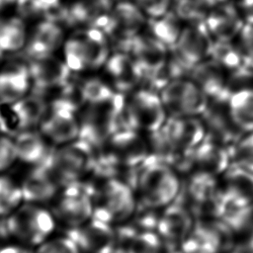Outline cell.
I'll return each instance as SVG.
<instances>
[{"label":"cell","mask_w":253,"mask_h":253,"mask_svg":"<svg viewBox=\"0 0 253 253\" xmlns=\"http://www.w3.org/2000/svg\"><path fill=\"white\" fill-rule=\"evenodd\" d=\"M134 172L132 186L140 206L161 211L174 203L182 192L181 173L173 165L152 155Z\"/></svg>","instance_id":"6da1fadb"},{"label":"cell","mask_w":253,"mask_h":253,"mask_svg":"<svg viewBox=\"0 0 253 253\" xmlns=\"http://www.w3.org/2000/svg\"><path fill=\"white\" fill-rule=\"evenodd\" d=\"M98 174L94 184H88L94 202V216L113 225L124 224L134 216L138 200L133 186L117 175Z\"/></svg>","instance_id":"7a4b0ae2"},{"label":"cell","mask_w":253,"mask_h":253,"mask_svg":"<svg viewBox=\"0 0 253 253\" xmlns=\"http://www.w3.org/2000/svg\"><path fill=\"white\" fill-rule=\"evenodd\" d=\"M97 150V168L109 174L116 170H136L151 156L147 138L130 128L117 131Z\"/></svg>","instance_id":"3957f363"},{"label":"cell","mask_w":253,"mask_h":253,"mask_svg":"<svg viewBox=\"0 0 253 253\" xmlns=\"http://www.w3.org/2000/svg\"><path fill=\"white\" fill-rule=\"evenodd\" d=\"M6 225L10 241L34 250L54 234L57 223L46 205L24 202L6 217Z\"/></svg>","instance_id":"277c9868"},{"label":"cell","mask_w":253,"mask_h":253,"mask_svg":"<svg viewBox=\"0 0 253 253\" xmlns=\"http://www.w3.org/2000/svg\"><path fill=\"white\" fill-rule=\"evenodd\" d=\"M97 148L78 138L69 143L54 146L45 164L61 187L85 182L93 176L97 166Z\"/></svg>","instance_id":"5b68a950"},{"label":"cell","mask_w":253,"mask_h":253,"mask_svg":"<svg viewBox=\"0 0 253 253\" xmlns=\"http://www.w3.org/2000/svg\"><path fill=\"white\" fill-rule=\"evenodd\" d=\"M126 100L117 92L110 100L86 104L80 118V135L95 148L102 146L113 134L124 127V111Z\"/></svg>","instance_id":"8992f818"},{"label":"cell","mask_w":253,"mask_h":253,"mask_svg":"<svg viewBox=\"0 0 253 253\" xmlns=\"http://www.w3.org/2000/svg\"><path fill=\"white\" fill-rule=\"evenodd\" d=\"M179 198L196 218H219L224 199L219 177L192 171L186 174Z\"/></svg>","instance_id":"52a82bcc"},{"label":"cell","mask_w":253,"mask_h":253,"mask_svg":"<svg viewBox=\"0 0 253 253\" xmlns=\"http://www.w3.org/2000/svg\"><path fill=\"white\" fill-rule=\"evenodd\" d=\"M57 225L73 231L94 216V202L89 185L85 182L63 186L49 204Z\"/></svg>","instance_id":"ba28073f"},{"label":"cell","mask_w":253,"mask_h":253,"mask_svg":"<svg viewBox=\"0 0 253 253\" xmlns=\"http://www.w3.org/2000/svg\"><path fill=\"white\" fill-rule=\"evenodd\" d=\"M168 119V115L159 92L149 88L136 90L126 100L124 112L125 128L154 132L160 129Z\"/></svg>","instance_id":"9c48e42d"},{"label":"cell","mask_w":253,"mask_h":253,"mask_svg":"<svg viewBox=\"0 0 253 253\" xmlns=\"http://www.w3.org/2000/svg\"><path fill=\"white\" fill-rule=\"evenodd\" d=\"M233 230L220 218H196L190 235L180 246L187 253H227L237 246Z\"/></svg>","instance_id":"30bf717a"},{"label":"cell","mask_w":253,"mask_h":253,"mask_svg":"<svg viewBox=\"0 0 253 253\" xmlns=\"http://www.w3.org/2000/svg\"><path fill=\"white\" fill-rule=\"evenodd\" d=\"M159 94L168 117H201L211 103L209 97L189 76L172 80Z\"/></svg>","instance_id":"8fae6325"},{"label":"cell","mask_w":253,"mask_h":253,"mask_svg":"<svg viewBox=\"0 0 253 253\" xmlns=\"http://www.w3.org/2000/svg\"><path fill=\"white\" fill-rule=\"evenodd\" d=\"M147 16L132 1H121L114 5L110 21L104 29L110 42L119 49L128 52L132 40L146 26Z\"/></svg>","instance_id":"7c38bea8"},{"label":"cell","mask_w":253,"mask_h":253,"mask_svg":"<svg viewBox=\"0 0 253 253\" xmlns=\"http://www.w3.org/2000/svg\"><path fill=\"white\" fill-rule=\"evenodd\" d=\"M205 22L184 24L175 45L171 48L177 58L191 70L195 65L210 58L213 44Z\"/></svg>","instance_id":"4fadbf2b"},{"label":"cell","mask_w":253,"mask_h":253,"mask_svg":"<svg viewBox=\"0 0 253 253\" xmlns=\"http://www.w3.org/2000/svg\"><path fill=\"white\" fill-rule=\"evenodd\" d=\"M196 217L189 207L178 198L160 211L155 231L171 250L180 248L192 232Z\"/></svg>","instance_id":"5bb4252c"},{"label":"cell","mask_w":253,"mask_h":253,"mask_svg":"<svg viewBox=\"0 0 253 253\" xmlns=\"http://www.w3.org/2000/svg\"><path fill=\"white\" fill-rule=\"evenodd\" d=\"M76 112L62 105L51 103L40 131L52 146H60L79 138L80 123Z\"/></svg>","instance_id":"9a60e30c"},{"label":"cell","mask_w":253,"mask_h":253,"mask_svg":"<svg viewBox=\"0 0 253 253\" xmlns=\"http://www.w3.org/2000/svg\"><path fill=\"white\" fill-rule=\"evenodd\" d=\"M232 163L231 149L209 137L191 153L183 174L192 171L220 177Z\"/></svg>","instance_id":"2e32d148"},{"label":"cell","mask_w":253,"mask_h":253,"mask_svg":"<svg viewBox=\"0 0 253 253\" xmlns=\"http://www.w3.org/2000/svg\"><path fill=\"white\" fill-rule=\"evenodd\" d=\"M82 253H114L118 234L115 225L93 216L81 227L67 232Z\"/></svg>","instance_id":"e0dca14e"},{"label":"cell","mask_w":253,"mask_h":253,"mask_svg":"<svg viewBox=\"0 0 253 253\" xmlns=\"http://www.w3.org/2000/svg\"><path fill=\"white\" fill-rule=\"evenodd\" d=\"M209 97L211 101L227 100L233 91V76L211 58L195 65L188 75Z\"/></svg>","instance_id":"ac0fdd59"},{"label":"cell","mask_w":253,"mask_h":253,"mask_svg":"<svg viewBox=\"0 0 253 253\" xmlns=\"http://www.w3.org/2000/svg\"><path fill=\"white\" fill-rule=\"evenodd\" d=\"M207 131V137L231 148L244 134L233 122L226 100L211 101L201 116Z\"/></svg>","instance_id":"d6986e66"},{"label":"cell","mask_w":253,"mask_h":253,"mask_svg":"<svg viewBox=\"0 0 253 253\" xmlns=\"http://www.w3.org/2000/svg\"><path fill=\"white\" fill-rule=\"evenodd\" d=\"M29 71L36 93L59 89L71 79V70L64 60L52 54L29 59Z\"/></svg>","instance_id":"ffe728a7"},{"label":"cell","mask_w":253,"mask_h":253,"mask_svg":"<svg viewBox=\"0 0 253 253\" xmlns=\"http://www.w3.org/2000/svg\"><path fill=\"white\" fill-rule=\"evenodd\" d=\"M204 22L214 41H235L245 26L238 6L232 0L212 7Z\"/></svg>","instance_id":"44dd1931"},{"label":"cell","mask_w":253,"mask_h":253,"mask_svg":"<svg viewBox=\"0 0 253 253\" xmlns=\"http://www.w3.org/2000/svg\"><path fill=\"white\" fill-rule=\"evenodd\" d=\"M19 182L25 202L42 205L50 204L61 188L46 165L29 166Z\"/></svg>","instance_id":"7402d4cb"},{"label":"cell","mask_w":253,"mask_h":253,"mask_svg":"<svg viewBox=\"0 0 253 253\" xmlns=\"http://www.w3.org/2000/svg\"><path fill=\"white\" fill-rule=\"evenodd\" d=\"M219 182L225 202L237 207L253 205V172L232 162Z\"/></svg>","instance_id":"603a6c76"},{"label":"cell","mask_w":253,"mask_h":253,"mask_svg":"<svg viewBox=\"0 0 253 253\" xmlns=\"http://www.w3.org/2000/svg\"><path fill=\"white\" fill-rule=\"evenodd\" d=\"M113 7L112 0H74L66 6L68 26L83 25L104 31Z\"/></svg>","instance_id":"cb8c5ba5"},{"label":"cell","mask_w":253,"mask_h":253,"mask_svg":"<svg viewBox=\"0 0 253 253\" xmlns=\"http://www.w3.org/2000/svg\"><path fill=\"white\" fill-rule=\"evenodd\" d=\"M63 25L55 21L42 20L32 32L25 45L29 59L52 54L64 43Z\"/></svg>","instance_id":"d4e9b609"},{"label":"cell","mask_w":253,"mask_h":253,"mask_svg":"<svg viewBox=\"0 0 253 253\" xmlns=\"http://www.w3.org/2000/svg\"><path fill=\"white\" fill-rule=\"evenodd\" d=\"M105 66L118 92L131 91L143 81L142 69L128 52L117 51L111 54Z\"/></svg>","instance_id":"484cf974"},{"label":"cell","mask_w":253,"mask_h":253,"mask_svg":"<svg viewBox=\"0 0 253 253\" xmlns=\"http://www.w3.org/2000/svg\"><path fill=\"white\" fill-rule=\"evenodd\" d=\"M170 49L148 33H140L132 40L128 53L142 69L144 78L145 74L160 67L168 59Z\"/></svg>","instance_id":"4316f807"},{"label":"cell","mask_w":253,"mask_h":253,"mask_svg":"<svg viewBox=\"0 0 253 253\" xmlns=\"http://www.w3.org/2000/svg\"><path fill=\"white\" fill-rule=\"evenodd\" d=\"M14 140L18 161L27 166L45 165L54 147L41 131L32 129L19 131Z\"/></svg>","instance_id":"83f0119b"},{"label":"cell","mask_w":253,"mask_h":253,"mask_svg":"<svg viewBox=\"0 0 253 253\" xmlns=\"http://www.w3.org/2000/svg\"><path fill=\"white\" fill-rule=\"evenodd\" d=\"M31 84L29 63L12 60L0 70V103H16L26 96Z\"/></svg>","instance_id":"f1b7e54d"},{"label":"cell","mask_w":253,"mask_h":253,"mask_svg":"<svg viewBox=\"0 0 253 253\" xmlns=\"http://www.w3.org/2000/svg\"><path fill=\"white\" fill-rule=\"evenodd\" d=\"M11 108L16 117L20 131L40 126L49 110L46 100L37 93L26 95L12 104Z\"/></svg>","instance_id":"f546056e"},{"label":"cell","mask_w":253,"mask_h":253,"mask_svg":"<svg viewBox=\"0 0 253 253\" xmlns=\"http://www.w3.org/2000/svg\"><path fill=\"white\" fill-rule=\"evenodd\" d=\"M226 104L238 128L243 133L253 132V86L233 89Z\"/></svg>","instance_id":"4dcf8cb0"},{"label":"cell","mask_w":253,"mask_h":253,"mask_svg":"<svg viewBox=\"0 0 253 253\" xmlns=\"http://www.w3.org/2000/svg\"><path fill=\"white\" fill-rule=\"evenodd\" d=\"M87 55L89 69H98L110 57V41L105 32L95 27H85L77 32Z\"/></svg>","instance_id":"1f68e13d"},{"label":"cell","mask_w":253,"mask_h":253,"mask_svg":"<svg viewBox=\"0 0 253 253\" xmlns=\"http://www.w3.org/2000/svg\"><path fill=\"white\" fill-rule=\"evenodd\" d=\"M183 27L184 23L172 9L159 17L148 18L146 22L148 34L169 48H172L177 42Z\"/></svg>","instance_id":"d6a6232c"},{"label":"cell","mask_w":253,"mask_h":253,"mask_svg":"<svg viewBox=\"0 0 253 253\" xmlns=\"http://www.w3.org/2000/svg\"><path fill=\"white\" fill-rule=\"evenodd\" d=\"M210 58L217 62L233 77L239 76L247 70L236 40L214 41Z\"/></svg>","instance_id":"836d02e7"},{"label":"cell","mask_w":253,"mask_h":253,"mask_svg":"<svg viewBox=\"0 0 253 253\" xmlns=\"http://www.w3.org/2000/svg\"><path fill=\"white\" fill-rule=\"evenodd\" d=\"M27 40L26 25L22 18H0V50L16 52L25 47Z\"/></svg>","instance_id":"e575fe53"},{"label":"cell","mask_w":253,"mask_h":253,"mask_svg":"<svg viewBox=\"0 0 253 253\" xmlns=\"http://www.w3.org/2000/svg\"><path fill=\"white\" fill-rule=\"evenodd\" d=\"M24 202V195L19 180L6 173H0V217L6 218Z\"/></svg>","instance_id":"d590c367"},{"label":"cell","mask_w":253,"mask_h":253,"mask_svg":"<svg viewBox=\"0 0 253 253\" xmlns=\"http://www.w3.org/2000/svg\"><path fill=\"white\" fill-rule=\"evenodd\" d=\"M171 9L184 24L205 21L211 10L205 0H173Z\"/></svg>","instance_id":"8d00e7d4"},{"label":"cell","mask_w":253,"mask_h":253,"mask_svg":"<svg viewBox=\"0 0 253 253\" xmlns=\"http://www.w3.org/2000/svg\"><path fill=\"white\" fill-rule=\"evenodd\" d=\"M63 53L64 61L72 72H80L89 69L84 45L77 33L64 42Z\"/></svg>","instance_id":"74e56055"},{"label":"cell","mask_w":253,"mask_h":253,"mask_svg":"<svg viewBox=\"0 0 253 253\" xmlns=\"http://www.w3.org/2000/svg\"><path fill=\"white\" fill-rule=\"evenodd\" d=\"M81 88L86 104H95L110 100L118 92L97 78H90L81 82Z\"/></svg>","instance_id":"f35d334b"},{"label":"cell","mask_w":253,"mask_h":253,"mask_svg":"<svg viewBox=\"0 0 253 253\" xmlns=\"http://www.w3.org/2000/svg\"><path fill=\"white\" fill-rule=\"evenodd\" d=\"M34 253H82L73 240V238L65 234L52 235L43 243L34 249Z\"/></svg>","instance_id":"ab89813d"},{"label":"cell","mask_w":253,"mask_h":253,"mask_svg":"<svg viewBox=\"0 0 253 253\" xmlns=\"http://www.w3.org/2000/svg\"><path fill=\"white\" fill-rule=\"evenodd\" d=\"M230 149L232 162L253 172V132L244 133Z\"/></svg>","instance_id":"60d3db41"},{"label":"cell","mask_w":253,"mask_h":253,"mask_svg":"<svg viewBox=\"0 0 253 253\" xmlns=\"http://www.w3.org/2000/svg\"><path fill=\"white\" fill-rule=\"evenodd\" d=\"M17 161L14 137L0 133V173H6Z\"/></svg>","instance_id":"b9f144b4"},{"label":"cell","mask_w":253,"mask_h":253,"mask_svg":"<svg viewBox=\"0 0 253 253\" xmlns=\"http://www.w3.org/2000/svg\"><path fill=\"white\" fill-rule=\"evenodd\" d=\"M236 42L241 51L246 69L253 72V25L245 24L236 39Z\"/></svg>","instance_id":"7bdbcfd3"},{"label":"cell","mask_w":253,"mask_h":253,"mask_svg":"<svg viewBox=\"0 0 253 253\" xmlns=\"http://www.w3.org/2000/svg\"><path fill=\"white\" fill-rule=\"evenodd\" d=\"M17 12L20 18L26 20H45V12L41 0H16Z\"/></svg>","instance_id":"ee69618b"},{"label":"cell","mask_w":253,"mask_h":253,"mask_svg":"<svg viewBox=\"0 0 253 253\" xmlns=\"http://www.w3.org/2000/svg\"><path fill=\"white\" fill-rule=\"evenodd\" d=\"M147 16V18L159 17L172 8L173 0H132Z\"/></svg>","instance_id":"f6af8a7d"},{"label":"cell","mask_w":253,"mask_h":253,"mask_svg":"<svg viewBox=\"0 0 253 253\" xmlns=\"http://www.w3.org/2000/svg\"><path fill=\"white\" fill-rule=\"evenodd\" d=\"M236 4L245 24L253 25V0H237Z\"/></svg>","instance_id":"bcb514c9"},{"label":"cell","mask_w":253,"mask_h":253,"mask_svg":"<svg viewBox=\"0 0 253 253\" xmlns=\"http://www.w3.org/2000/svg\"><path fill=\"white\" fill-rule=\"evenodd\" d=\"M0 253H34V250L14 241H8L0 245Z\"/></svg>","instance_id":"7dc6e473"},{"label":"cell","mask_w":253,"mask_h":253,"mask_svg":"<svg viewBox=\"0 0 253 253\" xmlns=\"http://www.w3.org/2000/svg\"><path fill=\"white\" fill-rule=\"evenodd\" d=\"M237 246L241 247L246 253H253V226L246 237Z\"/></svg>","instance_id":"c3c4849f"},{"label":"cell","mask_w":253,"mask_h":253,"mask_svg":"<svg viewBox=\"0 0 253 253\" xmlns=\"http://www.w3.org/2000/svg\"><path fill=\"white\" fill-rule=\"evenodd\" d=\"M15 2L16 0H0V11H2L3 9L12 4H15Z\"/></svg>","instance_id":"681fc988"},{"label":"cell","mask_w":253,"mask_h":253,"mask_svg":"<svg viewBox=\"0 0 253 253\" xmlns=\"http://www.w3.org/2000/svg\"><path fill=\"white\" fill-rule=\"evenodd\" d=\"M227 253H246L241 247H239V246H236L234 249H232L231 251H229V252H227Z\"/></svg>","instance_id":"f907efd6"},{"label":"cell","mask_w":253,"mask_h":253,"mask_svg":"<svg viewBox=\"0 0 253 253\" xmlns=\"http://www.w3.org/2000/svg\"><path fill=\"white\" fill-rule=\"evenodd\" d=\"M3 54H4V52H3L2 50H0V64H1L2 61H3Z\"/></svg>","instance_id":"816d5d0a"},{"label":"cell","mask_w":253,"mask_h":253,"mask_svg":"<svg viewBox=\"0 0 253 253\" xmlns=\"http://www.w3.org/2000/svg\"><path fill=\"white\" fill-rule=\"evenodd\" d=\"M172 253H187V252H184V251H182L180 249H177V250H174Z\"/></svg>","instance_id":"f5cc1de1"}]
</instances>
